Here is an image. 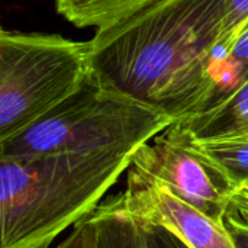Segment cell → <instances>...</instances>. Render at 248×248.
Listing matches in <instances>:
<instances>
[{
  "label": "cell",
  "mask_w": 248,
  "mask_h": 248,
  "mask_svg": "<svg viewBox=\"0 0 248 248\" xmlns=\"http://www.w3.org/2000/svg\"><path fill=\"white\" fill-rule=\"evenodd\" d=\"M246 33H248V31H247V32H246ZM243 36H244V35H243Z\"/></svg>",
  "instance_id": "2e32d148"
},
{
  "label": "cell",
  "mask_w": 248,
  "mask_h": 248,
  "mask_svg": "<svg viewBox=\"0 0 248 248\" xmlns=\"http://www.w3.org/2000/svg\"><path fill=\"white\" fill-rule=\"evenodd\" d=\"M138 150L0 160V248L49 247L102 205Z\"/></svg>",
  "instance_id": "7a4b0ae2"
},
{
  "label": "cell",
  "mask_w": 248,
  "mask_h": 248,
  "mask_svg": "<svg viewBox=\"0 0 248 248\" xmlns=\"http://www.w3.org/2000/svg\"><path fill=\"white\" fill-rule=\"evenodd\" d=\"M230 232L235 240L238 248H248V232H241V231H230Z\"/></svg>",
  "instance_id": "9a60e30c"
},
{
  "label": "cell",
  "mask_w": 248,
  "mask_h": 248,
  "mask_svg": "<svg viewBox=\"0 0 248 248\" xmlns=\"http://www.w3.org/2000/svg\"><path fill=\"white\" fill-rule=\"evenodd\" d=\"M176 124L193 140L248 132V81L221 103Z\"/></svg>",
  "instance_id": "ba28073f"
},
{
  "label": "cell",
  "mask_w": 248,
  "mask_h": 248,
  "mask_svg": "<svg viewBox=\"0 0 248 248\" xmlns=\"http://www.w3.org/2000/svg\"><path fill=\"white\" fill-rule=\"evenodd\" d=\"M131 169L158 180L177 198L224 224L232 190L186 145L174 125L144 144L135 153Z\"/></svg>",
  "instance_id": "5b68a950"
},
{
  "label": "cell",
  "mask_w": 248,
  "mask_h": 248,
  "mask_svg": "<svg viewBox=\"0 0 248 248\" xmlns=\"http://www.w3.org/2000/svg\"><path fill=\"white\" fill-rule=\"evenodd\" d=\"M57 248H100L99 230L89 215L73 227L70 235L64 238Z\"/></svg>",
  "instance_id": "4fadbf2b"
},
{
  "label": "cell",
  "mask_w": 248,
  "mask_h": 248,
  "mask_svg": "<svg viewBox=\"0 0 248 248\" xmlns=\"http://www.w3.org/2000/svg\"><path fill=\"white\" fill-rule=\"evenodd\" d=\"M227 6L228 0H155L96 29L87 41L90 77L174 122L205 110Z\"/></svg>",
  "instance_id": "6da1fadb"
},
{
  "label": "cell",
  "mask_w": 248,
  "mask_h": 248,
  "mask_svg": "<svg viewBox=\"0 0 248 248\" xmlns=\"http://www.w3.org/2000/svg\"><path fill=\"white\" fill-rule=\"evenodd\" d=\"M248 31V0H228L218 55L228 52ZM217 55V57H218Z\"/></svg>",
  "instance_id": "8fae6325"
},
{
  "label": "cell",
  "mask_w": 248,
  "mask_h": 248,
  "mask_svg": "<svg viewBox=\"0 0 248 248\" xmlns=\"http://www.w3.org/2000/svg\"><path fill=\"white\" fill-rule=\"evenodd\" d=\"M224 224L230 231L248 232V180L231 192Z\"/></svg>",
  "instance_id": "7c38bea8"
},
{
  "label": "cell",
  "mask_w": 248,
  "mask_h": 248,
  "mask_svg": "<svg viewBox=\"0 0 248 248\" xmlns=\"http://www.w3.org/2000/svg\"><path fill=\"white\" fill-rule=\"evenodd\" d=\"M173 125L186 145L212 167L228 183L231 190L248 180V132L193 140L176 122Z\"/></svg>",
  "instance_id": "52a82bcc"
},
{
  "label": "cell",
  "mask_w": 248,
  "mask_h": 248,
  "mask_svg": "<svg viewBox=\"0 0 248 248\" xmlns=\"http://www.w3.org/2000/svg\"><path fill=\"white\" fill-rule=\"evenodd\" d=\"M144 237L145 248H192L186 244L177 234L166 227L155 224L138 222Z\"/></svg>",
  "instance_id": "5bb4252c"
},
{
  "label": "cell",
  "mask_w": 248,
  "mask_h": 248,
  "mask_svg": "<svg viewBox=\"0 0 248 248\" xmlns=\"http://www.w3.org/2000/svg\"><path fill=\"white\" fill-rule=\"evenodd\" d=\"M57 12L76 28H103L155 0H54Z\"/></svg>",
  "instance_id": "9c48e42d"
},
{
  "label": "cell",
  "mask_w": 248,
  "mask_h": 248,
  "mask_svg": "<svg viewBox=\"0 0 248 248\" xmlns=\"http://www.w3.org/2000/svg\"><path fill=\"white\" fill-rule=\"evenodd\" d=\"M173 124L167 115L105 90L89 77L45 116L0 141V160L138 150Z\"/></svg>",
  "instance_id": "3957f363"
},
{
  "label": "cell",
  "mask_w": 248,
  "mask_h": 248,
  "mask_svg": "<svg viewBox=\"0 0 248 248\" xmlns=\"http://www.w3.org/2000/svg\"><path fill=\"white\" fill-rule=\"evenodd\" d=\"M108 202L137 222L169 228L192 248H238L225 224L211 219L158 180L134 169H129L125 190Z\"/></svg>",
  "instance_id": "8992f818"
},
{
  "label": "cell",
  "mask_w": 248,
  "mask_h": 248,
  "mask_svg": "<svg viewBox=\"0 0 248 248\" xmlns=\"http://www.w3.org/2000/svg\"><path fill=\"white\" fill-rule=\"evenodd\" d=\"M89 77V42L1 28L0 141L45 116Z\"/></svg>",
  "instance_id": "277c9868"
},
{
  "label": "cell",
  "mask_w": 248,
  "mask_h": 248,
  "mask_svg": "<svg viewBox=\"0 0 248 248\" xmlns=\"http://www.w3.org/2000/svg\"><path fill=\"white\" fill-rule=\"evenodd\" d=\"M211 76L214 92L206 109L228 99L248 81V33L241 36L228 52L215 58Z\"/></svg>",
  "instance_id": "30bf717a"
}]
</instances>
